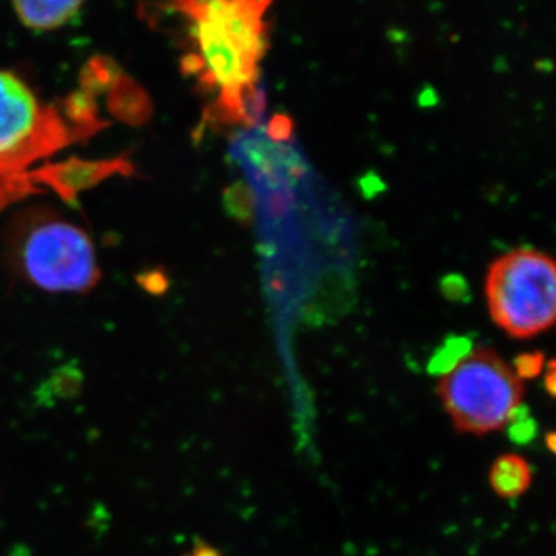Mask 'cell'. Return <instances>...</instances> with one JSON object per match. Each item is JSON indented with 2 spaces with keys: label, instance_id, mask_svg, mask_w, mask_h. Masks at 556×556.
<instances>
[{
  "label": "cell",
  "instance_id": "cell-1",
  "mask_svg": "<svg viewBox=\"0 0 556 556\" xmlns=\"http://www.w3.org/2000/svg\"><path fill=\"white\" fill-rule=\"evenodd\" d=\"M269 2H182L177 9L192 21L200 53L188 54L186 73L201 86L217 87L211 108L214 123L252 124L262 115L258 62L266 50L265 17Z\"/></svg>",
  "mask_w": 556,
  "mask_h": 556
},
{
  "label": "cell",
  "instance_id": "cell-2",
  "mask_svg": "<svg viewBox=\"0 0 556 556\" xmlns=\"http://www.w3.org/2000/svg\"><path fill=\"white\" fill-rule=\"evenodd\" d=\"M79 139L60 109L40 104L20 78L0 72V211L40 193L27 172L31 163Z\"/></svg>",
  "mask_w": 556,
  "mask_h": 556
},
{
  "label": "cell",
  "instance_id": "cell-3",
  "mask_svg": "<svg viewBox=\"0 0 556 556\" xmlns=\"http://www.w3.org/2000/svg\"><path fill=\"white\" fill-rule=\"evenodd\" d=\"M438 394L459 433L503 430L525 401V382L496 351L479 346L442 376Z\"/></svg>",
  "mask_w": 556,
  "mask_h": 556
},
{
  "label": "cell",
  "instance_id": "cell-4",
  "mask_svg": "<svg viewBox=\"0 0 556 556\" xmlns=\"http://www.w3.org/2000/svg\"><path fill=\"white\" fill-rule=\"evenodd\" d=\"M485 292L493 320L511 338L530 339L555 324L556 268L543 252L518 249L497 258Z\"/></svg>",
  "mask_w": 556,
  "mask_h": 556
},
{
  "label": "cell",
  "instance_id": "cell-5",
  "mask_svg": "<svg viewBox=\"0 0 556 556\" xmlns=\"http://www.w3.org/2000/svg\"><path fill=\"white\" fill-rule=\"evenodd\" d=\"M21 269L36 287L50 292H86L100 280L93 244L67 222L36 219L17 241Z\"/></svg>",
  "mask_w": 556,
  "mask_h": 556
},
{
  "label": "cell",
  "instance_id": "cell-6",
  "mask_svg": "<svg viewBox=\"0 0 556 556\" xmlns=\"http://www.w3.org/2000/svg\"><path fill=\"white\" fill-rule=\"evenodd\" d=\"M134 170L130 161L124 156L104 161L70 159L62 163L43 164L30 172V179L33 185L49 186L65 203L75 206L83 190L93 188L113 175L129 177Z\"/></svg>",
  "mask_w": 556,
  "mask_h": 556
},
{
  "label": "cell",
  "instance_id": "cell-7",
  "mask_svg": "<svg viewBox=\"0 0 556 556\" xmlns=\"http://www.w3.org/2000/svg\"><path fill=\"white\" fill-rule=\"evenodd\" d=\"M108 94L109 110L113 116L130 126L148 123L152 115V102L146 90L139 87L130 76L123 73Z\"/></svg>",
  "mask_w": 556,
  "mask_h": 556
},
{
  "label": "cell",
  "instance_id": "cell-8",
  "mask_svg": "<svg viewBox=\"0 0 556 556\" xmlns=\"http://www.w3.org/2000/svg\"><path fill=\"white\" fill-rule=\"evenodd\" d=\"M532 467L525 457L515 453L497 457L489 471L490 486L504 500H515L525 495L532 485Z\"/></svg>",
  "mask_w": 556,
  "mask_h": 556
},
{
  "label": "cell",
  "instance_id": "cell-9",
  "mask_svg": "<svg viewBox=\"0 0 556 556\" xmlns=\"http://www.w3.org/2000/svg\"><path fill=\"white\" fill-rule=\"evenodd\" d=\"M14 10L25 27L54 30L64 27L79 14L83 2H14Z\"/></svg>",
  "mask_w": 556,
  "mask_h": 556
},
{
  "label": "cell",
  "instance_id": "cell-10",
  "mask_svg": "<svg viewBox=\"0 0 556 556\" xmlns=\"http://www.w3.org/2000/svg\"><path fill=\"white\" fill-rule=\"evenodd\" d=\"M60 110L68 126L78 131L83 138H89L108 126V123L100 118L94 98L84 91L68 94L65 100H62Z\"/></svg>",
  "mask_w": 556,
  "mask_h": 556
},
{
  "label": "cell",
  "instance_id": "cell-11",
  "mask_svg": "<svg viewBox=\"0 0 556 556\" xmlns=\"http://www.w3.org/2000/svg\"><path fill=\"white\" fill-rule=\"evenodd\" d=\"M123 75V70L118 67L115 61L108 56L91 58L83 72H80L79 83L80 91L97 98L98 94L109 93L115 86L116 80Z\"/></svg>",
  "mask_w": 556,
  "mask_h": 556
},
{
  "label": "cell",
  "instance_id": "cell-12",
  "mask_svg": "<svg viewBox=\"0 0 556 556\" xmlns=\"http://www.w3.org/2000/svg\"><path fill=\"white\" fill-rule=\"evenodd\" d=\"M471 348L468 345L467 340L453 339L450 345L445 346L444 350L439 351L437 357L431 361L430 369L431 372H442L447 375L450 369L455 368L464 357L470 353Z\"/></svg>",
  "mask_w": 556,
  "mask_h": 556
},
{
  "label": "cell",
  "instance_id": "cell-13",
  "mask_svg": "<svg viewBox=\"0 0 556 556\" xmlns=\"http://www.w3.org/2000/svg\"><path fill=\"white\" fill-rule=\"evenodd\" d=\"M50 387L53 388L56 397H75L83 387V375L79 369L73 367L62 368L50 379Z\"/></svg>",
  "mask_w": 556,
  "mask_h": 556
},
{
  "label": "cell",
  "instance_id": "cell-14",
  "mask_svg": "<svg viewBox=\"0 0 556 556\" xmlns=\"http://www.w3.org/2000/svg\"><path fill=\"white\" fill-rule=\"evenodd\" d=\"M511 368H514V371L517 372L518 378L522 382L535 379L544 369V356L541 353L521 354V356L517 357Z\"/></svg>",
  "mask_w": 556,
  "mask_h": 556
},
{
  "label": "cell",
  "instance_id": "cell-15",
  "mask_svg": "<svg viewBox=\"0 0 556 556\" xmlns=\"http://www.w3.org/2000/svg\"><path fill=\"white\" fill-rule=\"evenodd\" d=\"M521 408L508 422V433H510L511 441L517 442V444H526V442L532 441L536 433L535 422L530 417L522 416Z\"/></svg>",
  "mask_w": 556,
  "mask_h": 556
},
{
  "label": "cell",
  "instance_id": "cell-16",
  "mask_svg": "<svg viewBox=\"0 0 556 556\" xmlns=\"http://www.w3.org/2000/svg\"><path fill=\"white\" fill-rule=\"evenodd\" d=\"M139 281H141L142 287L148 289L149 292H153V294H160L167 288L166 278L160 273H150L146 278L139 277Z\"/></svg>",
  "mask_w": 556,
  "mask_h": 556
},
{
  "label": "cell",
  "instance_id": "cell-17",
  "mask_svg": "<svg viewBox=\"0 0 556 556\" xmlns=\"http://www.w3.org/2000/svg\"><path fill=\"white\" fill-rule=\"evenodd\" d=\"M186 556H225L218 548L211 546V544L206 543V541L199 540L195 544H193L192 551L189 552Z\"/></svg>",
  "mask_w": 556,
  "mask_h": 556
},
{
  "label": "cell",
  "instance_id": "cell-18",
  "mask_svg": "<svg viewBox=\"0 0 556 556\" xmlns=\"http://www.w3.org/2000/svg\"><path fill=\"white\" fill-rule=\"evenodd\" d=\"M289 130H291V124H289L288 119L283 118V116H277V118L274 119L273 126H270L273 137L287 138Z\"/></svg>",
  "mask_w": 556,
  "mask_h": 556
},
{
  "label": "cell",
  "instance_id": "cell-19",
  "mask_svg": "<svg viewBox=\"0 0 556 556\" xmlns=\"http://www.w3.org/2000/svg\"><path fill=\"white\" fill-rule=\"evenodd\" d=\"M556 369H555V361L548 362L547 372L546 376H544V383H546V390L548 393V396L554 397L555 396V387H556Z\"/></svg>",
  "mask_w": 556,
  "mask_h": 556
},
{
  "label": "cell",
  "instance_id": "cell-20",
  "mask_svg": "<svg viewBox=\"0 0 556 556\" xmlns=\"http://www.w3.org/2000/svg\"><path fill=\"white\" fill-rule=\"evenodd\" d=\"M556 434L555 431H548L546 434V447L548 448V452L555 453V445H556Z\"/></svg>",
  "mask_w": 556,
  "mask_h": 556
}]
</instances>
